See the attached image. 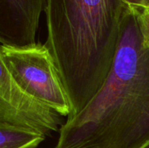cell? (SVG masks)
Segmentation results:
<instances>
[{
	"mask_svg": "<svg viewBox=\"0 0 149 148\" xmlns=\"http://www.w3.org/2000/svg\"><path fill=\"white\" fill-rule=\"evenodd\" d=\"M44 140L38 131L0 123V148H36Z\"/></svg>",
	"mask_w": 149,
	"mask_h": 148,
	"instance_id": "6",
	"label": "cell"
},
{
	"mask_svg": "<svg viewBox=\"0 0 149 148\" xmlns=\"http://www.w3.org/2000/svg\"><path fill=\"white\" fill-rule=\"evenodd\" d=\"M0 123L26 127L44 135L57 131L62 116L27 95L7 69L0 51Z\"/></svg>",
	"mask_w": 149,
	"mask_h": 148,
	"instance_id": "4",
	"label": "cell"
},
{
	"mask_svg": "<svg viewBox=\"0 0 149 148\" xmlns=\"http://www.w3.org/2000/svg\"><path fill=\"white\" fill-rule=\"evenodd\" d=\"M46 0H0V44L24 47L36 44Z\"/></svg>",
	"mask_w": 149,
	"mask_h": 148,
	"instance_id": "5",
	"label": "cell"
},
{
	"mask_svg": "<svg viewBox=\"0 0 149 148\" xmlns=\"http://www.w3.org/2000/svg\"><path fill=\"white\" fill-rule=\"evenodd\" d=\"M122 0H46L49 50L70 105L71 118L99 91L114 59Z\"/></svg>",
	"mask_w": 149,
	"mask_h": 148,
	"instance_id": "2",
	"label": "cell"
},
{
	"mask_svg": "<svg viewBox=\"0 0 149 148\" xmlns=\"http://www.w3.org/2000/svg\"><path fill=\"white\" fill-rule=\"evenodd\" d=\"M126 4L139 8H148L149 0H122Z\"/></svg>",
	"mask_w": 149,
	"mask_h": 148,
	"instance_id": "8",
	"label": "cell"
},
{
	"mask_svg": "<svg viewBox=\"0 0 149 148\" xmlns=\"http://www.w3.org/2000/svg\"><path fill=\"white\" fill-rule=\"evenodd\" d=\"M142 148H149V143L148 144V145H146V146H145L144 147H142Z\"/></svg>",
	"mask_w": 149,
	"mask_h": 148,
	"instance_id": "9",
	"label": "cell"
},
{
	"mask_svg": "<svg viewBox=\"0 0 149 148\" xmlns=\"http://www.w3.org/2000/svg\"><path fill=\"white\" fill-rule=\"evenodd\" d=\"M134 7V6H133ZM143 44L149 52V7H134Z\"/></svg>",
	"mask_w": 149,
	"mask_h": 148,
	"instance_id": "7",
	"label": "cell"
},
{
	"mask_svg": "<svg viewBox=\"0 0 149 148\" xmlns=\"http://www.w3.org/2000/svg\"><path fill=\"white\" fill-rule=\"evenodd\" d=\"M3 60L18 86L30 97L62 117H69L71 105L55 65L45 44L24 47L0 44Z\"/></svg>",
	"mask_w": 149,
	"mask_h": 148,
	"instance_id": "3",
	"label": "cell"
},
{
	"mask_svg": "<svg viewBox=\"0 0 149 148\" xmlns=\"http://www.w3.org/2000/svg\"><path fill=\"white\" fill-rule=\"evenodd\" d=\"M148 143L149 52L135 9L127 5L108 76L61 126L54 148H142Z\"/></svg>",
	"mask_w": 149,
	"mask_h": 148,
	"instance_id": "1",
	"label": "cell"
}]
</instances>
